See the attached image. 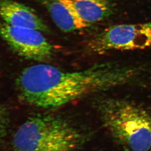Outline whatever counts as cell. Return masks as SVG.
I'll return each mask as SVG.
<instances>
[{"label":"cell","instance_id":"6da1fadb","mask_svg":"<svg viewBox=\"0 0 151 151\" xmlns=\"http://www.w3.org/2000/svg\"><path fill=\"white\" fill-rule=\"evenodd\" d=\"M134 66L118 62L96 64L79 71H63L50 65H35L23 70L16 85L22 100L35 107L56 109L95 93L135 81Z\"/></svg>","mask_w":151,"mask_h":151},{"label":"cell","instance_id":"5b68a950","mask_svg":"<svg viewBox=\"0 0 151 151\" xmlns=\"http://www.w3.org/2000/svg\"><path fill=\"white\" fill-rule=\"evenodd\" d=\"M0 36L13 51L27 59L47 61L54 54V46L38 30L14 27L0 22Z\"/></svg>","mask_w":151,"mask_h":151},{"label":"cell","instance_id":"9c48e42d","mask_svg":"<svg viewBox=\"0 0 151 151\" xmlns=\"http://www.w3.org/2000/svg\"><path fill=\"white\" fill-rule=\"evenodd\" d=\"M9 124V114L7 109L0 105V138L6 135Z\"/></svg>","mask_w":151,"mask_h":151},{"label":"cell","instance_id":"3957f363","mask_svg":"<svg viewBox=\"0 0 151 151\" xmlns=\"http://www.w3.org/2000/svg\"><path fill=\"white\" fill-rule=\"evenodd\" d=\"M79 129L61 117L36 115L29 117L15 133V151H75L83 144Z\"/></svg>","mask_w":151,"mask_h":151},{"label":"cell","instance_id":"8992f818","mask_svg":"<svg viewBox=\"0 0 151 151\" xmlns=\"http://www.w3.org/2000/svg\"><path fill=\"white\" fill-rule=\"evenodd\" d=\"M0 16L5 23L14 27L49 32L48 26L34 10L12 0H0Z\"/></svg>","mask_w":151,"mask_h":151},{"label":"cell","instance_id":"ba28073f","mask_svg":"<svg viewBox=\"0 0 151 151\" xmlns=\"http://www.w3.org/2000/svg\"><path fill=\"white\" fill-rule=\"evenodd\" d=\"M80 17L89 26L107 18L113 11L112 0H72Z\"/></svg>","mask_w":151,"mask_h":151},{"label":"cell","instance_id":"7a4b0ae2","mask_svg":"<svg viewBox=\"0 0 151 151\" xmlns=\"http://www.w3.org/2000/svg\"><path fill=\"white\" fill-rule=\"evenodd\" d=\"M105 128L115 142L130 151L151 148V115L125 99L108 98L97 104Z\"/></svg>","mask_w":151,"mask_h":151},{"label":"cell","instance_id":"277c9868","mask_svg":"<svg viewBox=\"0 0 151 151\" xmlns=\"http://www.w3.org/2000/svg\"><path fill=\"white\" fill-rule=\"evenodd\" d=\"M151 46V23L111 26L87 43L86 50L101 54L110 50H135Z\"/></svg>","mask_w":151,"mask_h":151},{"label":"cell","instance_id":"52a82bcc","mask_svg":"<svg viewBox=\"0 0 151 151\" xmlns=\"http://www.w3.org/2000/svg\"><path fill=\"white\" fill-rule=\"evenodd\" d=\"M63 32H70L89 27L78 15L72 0H37Z\"/></svg>","mask_w":151,"mask_h":151}]
</instances>
